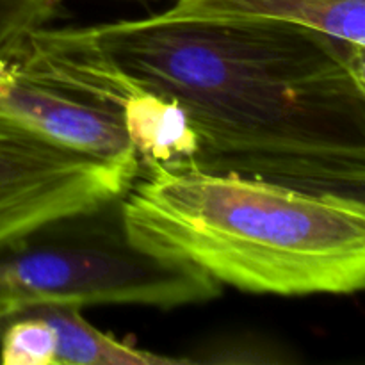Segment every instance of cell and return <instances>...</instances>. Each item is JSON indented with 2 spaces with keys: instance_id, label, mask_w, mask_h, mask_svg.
<instances>
[{
  "instance_id": "1",
  "label": "cell",
  "mask_w": 365,
  "mask_h": 365,
  "mask_svg": "<svg viewBox=\"0 0 365 365\" xmlns=\"http://www.w3.org/2000/svg\"><path fill=\"white\" fill-rule=\"evenodd\" d=\"M89 29L184 113L192 166L364 198L365 50L298 25L166 13Z\"/></svg>"
},
{
  "instance_id": "2",
  "label": "cell",
  "mask_w": 365,
  "mask_h": 365,
  "mask_svg": "<svg viewBox=\"0 0 365 365\" xmlns=\"http://www.w3.org/2000/svg\"><path fill=\"white\" fill-rule=\"evenodd\" d=\"M121 205L138 248L253 294H355L365 285V203L192 164H146Z\"/></svg>"
},
{
  "instance_id": "3",
  "label": "cell",
  "mask_w": 365,
  "mask_h": 365,
  "mask_svg": "<svg viewBox=\"0 0 365 365\" xmlns=\"http://www.w3.org/2000/svg\"><path fill=\"white\" fill-rule=\"evenodd\" d=\"M221 285L196 267L157 257L118 239L36 241V234L0 252V309L139 305L171 310L210 302Z\"/></svg>"
},
{
  "instance_id": "4",
  "label": "cell",
  "mask_w": 365,
  "mask_h": 365,
  "mask_svg": "<svg viewBox=\"0 0 365 365\" xmlns=\"http://www.w3.org/2000/svg\"><path fill=\"white\" fill-rule=\"evenodd\" d=\"M6 66L114 114L141 166L191 164L198 153L195 134L177 103L132 81L89 27L41 29Z\"/></svg>"
},
{
  "instance_id": "5",
  "label": "cell",
  "mask_w": 365,
  "mask_h": 365,
  "mask_svg": "<svg viewBox=\"0 0 365 365\" xmlns=\"http://www.w3.org/2000/svg\"><path fill=\"white\" fill-rule=\"evenodd\" d=\"M139 170L61 148L0 118V252L118 203Z\"/></svg>"
},
{
  "instance_id": "6",
  "label": "cell",
  "mask_w": 365,
  "mask_h": 365,
  "mask_svg": "<svg viewBox=\"0 0 365 365\" xmlns=\"http://www.w3.org/2000/svg\"><path fill=\"white\" fill-rule=\"evenodd\" d=\"M0 118L50 145L141 171L138 152L114 114L9 66L0 70Z\"/></svg>"
},
{
  "instance_id": "7",
  "label": "cell",
  "mask_w": 365,
  "mask_h": 365,
  "mask_svg": "<svg viewBox=\"0 0 365 365\" xmlns=\"http://www.w3.org/2000/svg\"><path fill=\"white\" fill-rule=\"evenodd\" d=\"M164 13L191 20L298 25L365 50V0H173Z\"/></svg>"
},
{
  "instance_id": "8",
  "label": "cell",
  "mask_w": 365,
  "mask_h": 365,
  "mask_svg": "<svg viewBox=\"0 0 365 365\" xmlns=\"http://www.w3.org/2000/svg\"><path fill=\"white\" fill-rule=\"evenodd\" d=\"M52 327L56 337L53 365H178L191 364L187 359L157 355L146 349L134 348L118 341L110 334L93 327L81 314V309L70 305L27 307Z\"/></svg>"
},
{
  "instance_id": "9",
  "label": "cell",
  "mask_w": 365,
  "mask_h": 365,
  "mask_svg": "<svg viewBox=\"0 0 365 365\" xmlns=\"http://www.w3.org/2000/svg\"><path fill=\"white\" fill-rule=\"evenodd\" d=\"M63 0H0V68L24 50L32 34L48 27Z\"/></svg>"
},
{
  "instance_id": "10",
  "label": "cell",
  "mask_w": 365,
  "mask_h": 365,
  "mask_svg": "<svg viewBox=\"0 0 365 365\" xmlns=\"http://www.w3.org/2000/svg\"><path fill=\"white\" fill-rule=\"evenodd\" d=\"M4 317H6V314H4V310L0 309V327H2V321H4Z\"/></svg>"
}]
</instances>
